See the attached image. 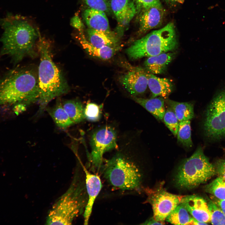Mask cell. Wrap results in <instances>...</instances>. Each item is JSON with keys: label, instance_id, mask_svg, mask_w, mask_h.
I'll list each match as a JSON object with an SVG mask.
<instances>
[{"label": "cell", "instance_id": "14", "mask_svg": "<svg viewBox=\"0 0 225 225\" xmlns=\"http://www.w3.org/2000/svg\"><path fill=\"white\" fill-rule=\"evenodd\" d=\"M165 12L163 8L156 7H151L141 11L139 13V32L142 34L160 26L162 22Z\"/></svg>", "mask_w": 225, "mask_h": 225}, {"label": "cell", "instance_id": "23", "mask_svg": "<svg viewBox=\"0 0 225 225\" xmlns=\"http://www.w3.org/2000/svg\"><path fill=\"white\" fill-rule=\"evenodd\" d=\"M48 112L56 125L59 127L65 128L74 124L64 109L60 100L58 101L53 108L47 109Z\"/></svg>", "mask_w": 225, "mask_h": 225}, {"label": "cell", "instance_id": "5", "mask_svg": "<svg viewBox=\"0 0 225 225\" xmlns=\"http://www.w3.org/2000/svg\"><path fill=\"white\" fill-rule=\"evenodd\" d=\"M178 45L174 24L169 22L135 41L126 49V53L130 59L136 60L171 52Z\"/></svg>", "mask_w": 225, "mask_h": 225}, {"label": "cell", "instance_id": "28", "mask_svg": "<svg viewBox=\"0 0 225 225\" xmlns=\"http://www.w3.org/2000/svg\"><path fill=\"white\" fill-rule=\"evenodd\" d=\"M163 121L169 130L175 136L177 135L178 127V120L173 110L169 107L166 110Z\"/></svg>", "mask_w": 225, "mask_h": 225}, {"label": "cell", "instance_id": "29", "mask_svg": "<svg viewBox=\"0 0 225 225\" xmlns=\"http://www.w3.org/2000/svg\"><path fill=\"white\" fill-rule=\"evenodd\" d=\"M210 213V222L213 225H225V215L213 201L208 203Z\"/></svg>", "mask_w": 225, "mask_h": 225}, {"label": "cell", "instance_id": "6", "mask_svg": "<svg viewBox=\"0 0 225 225\" xmlns=\"http://www.w3.org/2000/svg\"><path fill=\"white\" fill-rule=\"evenodd\" d=\"M216 172L201 147L180 165L175 177V182L180 188L191 189L205 182Z\"/></svg>", "mask_w": 225, "mask_h": 225}, {"label": "cell", "instance_id": "4", "mask_svg": "<svg viewBox=\"0 0 225 225\" xmlns=\"http://www.w3.org/2000/svg\"><path fill=\"white\" fill-rule=\"evenodd\" d=\"M39 97L38 79L31 70L14 69L0 80V105H25L38 101Z\"/></svg>", "mask_w": 225, "mask_h": 225}, {"label": "cell", "instance_id": "7", "mask_svg": "<svg viewBox=\"0 0 225 225\" xmlns=\"http://www.w3.org/2000/svg\"><path fill=\"white\" fill-rule=\"evenodd\" d=\"M101 168L103 176L113 187L122 191L138 189L141 175L133 162L120 155L106 161Z\"/></svg>", "mask_w": 225, "mask_h": 225}, {"label": "cell", "instance_id": "21", "mask_svg": "<svg viewBox=\"0 0 225 225\" xmlns=\"http://www.w3.org/2000/svg\"><path fill=\"white\" fill-rule=\"evenodd\" d=\"M136 102L151 113L157 119L162 120L166 110L164 98L162 97L145 99L133 96Z\"/></svg>", "mask_w": 225, "mask_h": 225}, {"label": "cell", "instance_id": "24", "mask_svg": "<svg viewBox=\"0 0 225 225\" xmlns=\"http://www.w3.org/2000/svg\"><path fill=\"white\" fill-rule=\"evenodd\" d=\"M194 218L181 203L166 218L168 222L175 225H193Z\"/></svg>", "mask_w": 225, "mask_h": 225}, {"label": "cell", "instance_id": "2", "mask_svg": "<svg viewBox=\"0 0 225 225\" xmlns=\"http://www.w3.org/2000/svg\"><path fill=\"white\" fill-rule=\"evenodd\" d=\"M37 47L40 56L38 79L40 112L52 99L67 92L69 87L52 60L50 43L39 34Z\"/></svg>", "mask_w": 225, "mask_h": 225}, {"label": "cell", "instance_id": "16", "mask_svg": "<svg viewBox=\"0 0 225 225\" xmlns=\"http://www.w3.org/2000/svg\"><path fill=\"white\" fill-rule=\"evenodd\" d=\"M148 86L152 93V98L160 96L168 98L172 92L173 85L171 81L166 78H160L147 72Z\"/></svg>", "mask_w": 225, "mask_h": 225}, {"label": "cell", "instance_id": "15", "mask_svg": "<svg viewBox=\"0 0 225 225\" xmlns=\"http://www.w3.org/2000/svg\"><path fill=\"white\" fill-rule=\"evenodd\" d=\"M111 9L121 26H126L137 13L135 5L132 0H110Z\"/></svg>", "mask_w": 225, "mask_h": 225}, {"label": "cell", "instance_id": "34", "mask_svg": "<svg viewBox=\"0 0 225 225\" xmlns=\"http://www.w3.org/2000/svg\"><path fill=\"white\" fill-rule=\"evenodd\" d=\"M213 202L217 205L225 215V199H219L217 198Z\"/></svg>", "mask_w": 225, "mask_h": 225}, {"label": "cell", "instance_id": "31", "mask_svg": "<svg viewBox=\"0 0 225 225\" xmlns=\"http://www.w3.org/2000/svg\"><path fill=\"white\" fill-rule=\"evenodd\" d=\"M89 8L109 13L111 10L109 0H82Z\"/></svg>", "mask_w": 225, "mask_h": 225}, {"label": "cell", "instance_id": "22", "mask_svg": "<svg viewBox=\"0 0 225 225\" xmlns=\"http://www.w3.org/2000/svg\"><path fill=\"white\" fill-rule=\"evenodd\" d=\"M169 107L173 111L179 122L190 120L194 117V105L190 102H179L167 99Z\"/></svg>", "mask_w": 225, "mask_h": 225}, {"label": "cell", "instance_id": "36", "mask_svg": "<svg viewBox=\"0 0 225 225\" xmlns=\"http://www.w3.org/2000/svg\"><path fill=\"white\" fill-rule=\"evenodd\" d=\"M168 5L170 6H175L182 4L185 0H163Z\"/></svg>", "mask_w": 225, "mask_h": 225}, {"label": "cell", "instance_id": "33", "mask_svg": "<svg viewBox=\"0 0 225 225\" xmlns=\"http://www.w3.org/2000/svg\"><path fill=\"white\" fill-rule=\"evenodd\" d=\"M216 170L219 176L225 179V160H221L218 162Z\"/></svg>", "mask_w": 225, "mask_h": 225}, {"label": "cell", "instance_id": "13", "mask_svg": "<svg viewBox=\"0 0 225 225\" xmlns=\"http://www.w3.org/2000/svg\"><path fill=\"white\" fill-rule=\"evenodd\" d=\"M181 203L197 220L207 223L210 222L208 204L202 198L196 195L184 196Z\"/></svg>", "mask_w": 225, "mask_h": 225}, {"label": "cell", "instance_id": "27", "mask_svg": "<svg viewBox=\"0 0 225 225\" xmlns=\"http://www.w3.org/2000/svg\"><path fill=\"white\" fill-rule=\"evenodd\" d=\"M205 190L217 199L225 200V179L219 176L205 187Z\"/></svg>", "mask_w": 225, "mask_h": 225}, {"label": "cell", "instance_id": "17", "mask_svg": "<svg viewBox=\"0 0 225 225\" xmlns=\"http://www.w3.org/2000/svg\"><path fill=\"white\" fill-rule=\"evenodd\" d=\"M83 16L88 28L110 32L108 20L104 12L89 8L84 10Z\"/></svg>", "mask_w": 225, "mask_h": 225}, {"label": "cell", "instance_id": "35", "mask_svg": "<svg viewBox=\"0 0 225 225\" xmlns=\"http://www.w3.org/2000/svg\"><path fill=\"white\" fill-rule=\"evenodd\" d=\"M164 224H165L164 222L158 221L154 219L153 217L142 224L143 225H163Z\"/></svg>", "mask_w": 225, "mask_h": 225}, {"label": "cell", "instance_id": "32", "mask_svg": "<svg viewBox=\"0 0 225 225\" xmlns=\"http://www.w3.org/2000/svg\"><path fill=\"white\" fill-rule=\"evenodd\" d=\"M138 12L139 13L142 11L151 7H156L163 8L159 0H133Z\"/></svg>", "mask_w": 225, "mask_h": 225}, {"label": "cell", "instance_id": "38", "mask_svg": "<svg viewBox=\"0 0 225 225\" xmlns=\"http://www.w3.org/2000/svg\"></svg>", "mask_w": 225, "mask_h": 225}, {"label": "cell", "instance_id": "8", "mask_svg": "<svg viewBox=\"0 0 225 225\" xmlns=\"http://www.w3.org/2000/svg\"><path fill=\"white\" fill-rule=\"evenodd\" d=\"M203 127L208 138L218 139L225 137V89L215 95L208 105Z\"/></svg>", "mask_w": 225, "mask_h": 225}, {"label": "cell", "instance_id": "11", "mask_svg": "<svg viewBox=\"0 0 225 225\" xmlns=\"http://www.w3.org/2000/svg\"><path fill=\"white\" fill-rule=\"evenodd\" d=\"M147 71L140 67L132 68L119 78L120 83L133 96L142 94L148 86Z\"/></svg>", "mask_w": 225, "mask_h": 225}, {"label": "cell", "instance_id": "25", "mask_svg": "<svg viewBox=\"0 0 225 225\" xmlns=\"http://www.w3.org/2000/svg\"><path fill=\"white\" fill-rule=\"evenodd\" d=\"M62 105L74 123H79L85 118L84 108L80 101L75 100H68L64 102Z\"/></svg>", "mask_w": 225, "mask_h": 225}, {"label": "cell", "instance_id": "26", "mask_svg": "<svg viewBox=\"0 0 225 225\" xmlns=\"http://www.w3.org/2000/svg\"><path fill=\"white\" fill-rule=\"evenodd\" d=\"M177 136L178 142L183 147L188 148L192 147V142L190 120L179 122Z\"/></svg>", "mask_w": 225, "mask_h": 225}, {"label": "cell", "instance_id": "12", "mask_svg": "<svg viewBox=\"0 0 225 225\" xmlns=\"http://www.w3.org/2000/svg\"><path fill=\"white\" fill-rule=\"evenodd\" d=\"M85 174V182L88 200L83 216L84 224L88 225L90 217L95 201L102 188V185L99 177L90 172L84 166Z\"/></svg>", "mask_w": 225, "mask_h": 225}, {"label": "cell", "instance_id": "30", "mask_svg": "<svg viewBox=\"0 0 225 225\" xmlns=\"http://www.w3.org/2000/svg\"><path fill=\"white\" fill-rule=\"evenodd\" d=\"M101 107L96 103L89 102L84 108L85 118L92 122L98 121L101 116Z\"/></svg>", "mask_w": 225, "mask_h": 225}, {"label": "cell", "instance_id": "3", "mask_svg": "<svg viewBox=\"0 0 225 225\" xmlns=\"http://www.w3.org/2000/svg\"><path fill=\"white\" fill-rule=\"evenodd\" d=\"M78 170L69 187L48 212L45 224L71 225L77 217L83 213L87 195L85 181L82 180Z\"/></svg>", "mask_w": 225, "mask_h": 225}, {"label": "cell", "instance_id": "19", "mask_svg": "<svg viewBox=\"0 0 225 225\" xmlns=\"http://www.w3.org/2000/svg\"><path fill=\"white\" fill-rule=\"evenodd\" d=\"M175 55V53L169 52L148 57L144 62L146 71L153 74L162 73Z\"/></svg>", "mask_w": 225, "mask_h": 225}, {"label": "cell", "instance_id": "1", "mask_svg": "<svg viewBox=\"0 0 225 225\" xmlns=\"http://www.w3.org/2000/svg\"><path fill=\"white\" fill-rule=\"evenodd\" d=\"M4 31L0 39L1 53L18 62L27 56H33L39 34L27 20L18 16H9L2 19Z\"/></svg>", "mask_w": 225, "mask_h": 225}, {"label": "cell", "instance_id": "18", "mask_svg": "<svg viewBox=\"0 0 225 225\" xmlns=\"http://www.w3.org/2000/svg\"><path fill=\"white\" fill-rule=\"evenodd\" d=\"M86 33L88 41L94 47L118 46V38L111 32H106L88 28Z\"/></svg>", "mask_w": 225, "mask_h": 225}, {"label": "cell", "instance_id": "37", "mask_svg": "<svg viewBox=\"0 0 225 225\" xmlns=\"http://www.w3.org/2000/svg\"><path fill=\"white\" fill-rule=\"evenodd\" d=\"M72 22H73V25H74L75 27L78 29H81V27L82 25L81 21L78 18L76 17L74 18Z\"/></svg>", "mask_w": 225, "mask_h": 225}, {"label": "cell", "instance_id": "20", "mask_svg": "<svg viewBox=\"0 0 225 225\" xmlns=\"http://www.w3.org/2000/svg\"><path fill=\"white\" fill-rule=\"evenodd\" d=\"M81 35L79 39L80 42L83 49L89 55L102 60L110 59L121 48L120 46L96 47L87 40L83 33Z\"/></svg>", "mask_w": 225, "mask_h": 225}, {"label": "cell", "instance_id": "9", "mask_svg": "<svg viewBox=\"0 0 225 225\" xmlns=\"http://www.w3.org/2000/svg\"><path fill=\"white\" fill-rule=\"evenodd\" d=\"M117 134L113 128L104 126L95 130L92 135L89 160L92 167L99 170L103 164L104 153L117 147Z\"/></svg>", "mask_w": 225, "mask_h": 225}, {"label": "cell", "instance_id": "10", "mask_svg": "<svg viewBox=\"0 0 225 225\" xmlns=\"http://www.w3.org/2000/svg\"><path fill=\"white\" fill-rule=\"evenodd\" d=\"M147 202L151 205L153 218L156 221L164 222L167 217L180 203L184 196L169 193L162 189L151 190L147 188Z\"/></svg>", "mask_w": 225, "mask_h": 225}]
</instances>
